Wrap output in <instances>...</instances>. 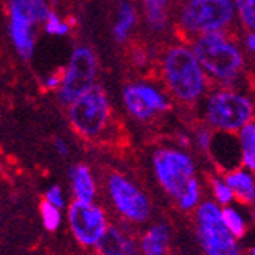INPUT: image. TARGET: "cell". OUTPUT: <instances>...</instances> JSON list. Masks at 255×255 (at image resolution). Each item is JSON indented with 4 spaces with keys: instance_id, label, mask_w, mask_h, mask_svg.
Wrapping results in <instances>:
<instances>
[{
    "instance_id": "30bf717a",
    "label": "cell",
    "mask_w": 255,
    "mask_h": 255,
    "mask_svg": "<svg viewBox=\"0 0 255 255\" xmlns=\"http://www.w3.org/2000/svg\"><path fill=\"white\" fill-rule=\"evenodd\" d=\"M67 221L73 238L84 248H94L109 226L105 209L95 201L73 199L67 209Z\"/></svg>"
},
{
    "instance_id": "8992f818",
    "label": "cell",
    "mask_w": 255,
    "mask_h": 255,
    "mask_svg": "<svg viewBox=\"0 0 255 255\" xmlns=\"http://www.w3.org/2000/svg\"><path fill=\"white\" fill-rule=\"evenodd\" d=\"M108 196L116 210L126 223L143 224L149 220L152 207L145 191L120 173H111L106 181Z\"/></svg>"
},
{
    "instance_id": "ba28073f",
    "label": "cell",
    "mask_w": 255,
    "mask_h": 255,
    "mask_svg": "<svg viewBox=\"0 0 255 255\" xmlns=\"http://www.w3.org/2000/svg\"><path fill=\"white\" fill-rule=\"evenodd\" d=\"M231 0H190L181 11V25L188 33L220 31L232 22Z\"/></svg>"
},
{
    "instance_id": "44dd1931",
    "label": "cell",
    "mask_w": 255,
    "mask_h": 255,
    "mask_svg": "<svg viewBox=\"0 0 255 255\" xmlns=\"http://www.w3.org/2000/svg\"><path fill=\"white\" fill-rule=\"evenodd\" d=\"M39 212H41V218H42L44 227L47 229L48 232H56L58 229L61 227V224H62V213H61V210L53 207L52 204L42 201L41 207H39Z\"/></svg>"
},
{
    "instance_id": "277c9868",
    "label": "cell",
    "mask_w": 255,
    "mask_h": 255,
    "mask_svg": "<svg viewBox=\"0 0 255 255\" xmlns=\"http://www.w3.org/2000/svg\"><path fill=\"white\" fill-rule=\"evenodd\" d=\"M69 120L73 129L84 138H98L105 132L111 120V106L105 91L92 86L89 91L75 100L69 108Z\"/></svg>"
},
{
    "instance_id": "f1b7e54d",
    "label": "cell",
    "mask_w": 255,
    "mask_h": 255,
    "mask_svg": "<svg viewBox=\"0 0 255 255\" xmlns=\"http://www.w3.org/2000/svg\"><path fill=\"white\" fill-rule=\"evenodd\" d=\"M61 81H62V72H58V73L52 75V76H50V78L47 80V87H50V89H56V87H59Z\"/></svg>"
},
{
    "instance_id": "d4e9b609",
    "label": "cell",
    "mask_w": 255,
    "mask_h": 255,
    "mask_svg": "<svg viewBox=\"0 0 255 255\" xmlns=\"http://www.w3.org/2000/svg\"><path fill=\"white\" fill-rule=\"evenodd\" d=\"M25 2H27L28 11H30V14H31V17L34 20V23L45 22L48 14L52 12L45 0H25Z\"/></svg>"
},
{
    "instance_id": "6da1fadb",
    "label": "cell",
    "mask_w": 255,
    "mask_h": 255,
    "mask_svg": "<svg viewBox=\"0 0 255 255\" xmlns=\"http://www.w3.org/2000/svg\"><path fill=\"white\" fill-rule=\"evenodd\" d=\"M191 52L202 70L224 83L234 81L245 64L240 48L229 41L221 30L201 34L195 41Z\"/></svg>"
},
{
    "instance_id": "9a60e30c",
    "label": "cell",
    "mask_w": 255,
    "mask_h": 255,
    "mask_svg": "<svg viewBox=\"0 0 255 255\" xmlns=\"http://www.w3.org/2000/svg\"><path fill=\"white\" fill-rule=\"evenodd\" d=\"M224 182L232 190L234 198L245 206H251L255 201V179L248 168L229 170L224 176Z\"/></svg>"
},
{
    "instance_id": "603a6c76",
    "label": "cell",
    "mask_w": 255,
    "mask_h": 255,
    "mask_svg": "<svg viewBox=\"0 0 255 255\" xmlns=\"http://www.w3.org/2000/svg\"><path fill=\"white\" fill-rule=\"evenodd\" d=\"M145 8H146V19H148L149 27L156 31L163 30L165 22H167L165 6L157 5V3H151V2H145Z\"/></svg>"
},
{
    "instance_id": "f546056e",
    "label": "cell",
    "mask_w": 255,
    "mask_h": 255,
    "mask_svg": "<svg viewBox=\"0 0 255 255\" xmlns=\"http://www.w3.org/2000/svg\"><path fill=\"white\" fill-rule=\"evenodd\" d=\"M55 146H56V151L59 152L61 156H67V154H69V145H67L66 142H64L62 138H58V140H56Z\"/></svg>"
},
{
    "instance_id": "1f68e13d",
    "label": "cell",
    "mask_w": 255,
    "mask_h": 255,
    "mask_svg": "<svg viewBox=\"0 0 255 255\" xmlns=\"http://www.w3.org/2000/svg\"><path fill=\"white\" fill-rule=\"evenodd\" d=\"M179 143H181V146H188L190 145V138L187 137V135H184V134H179Z\"/></svg>"
},
{
    "instance_id": "2e32d148",
    "label": "cell",
    "mask_w": 255,
    "mask_h": 255,
    "mask_svg": "<svg viewBox=\"0 0 255 255\" xmlns=\"http://www.w3.org/2000/svg\"><path fill=\"white\" fill-rule=\"evenodd\" d=\"M70 185L76 201L91 202L97 198V181L86 165H73L70 168Z\"/></svg>"
},
{
    "instance_id": "4316f807",
    "label": "cell",
    "mask_w": 255,
    "mask_h": 255,
    "mask_svg": "<svg viewBox=\"0 0 255 255\" xmlns=\"http://www.w3.org/2000/svg\"><path fill=\"white\" fill-rule=\"evenodd\" d=\"M45 30L50 34H66L69 33V25L62 22L55 12H50L48 17L45 19Z\"/></svg>"
},
{
    "instance_id": "4fadbf2b",
    "label": "cell",
    "mask_w": 255,
    "mask_h": 255,
    "mask_svg": "<svg viewBox=\"0 0 255 255\" xmlns=\"http://www.w3.org/2000/svg\"><path fill=\"white\" fill-rule=\"evenodd\" d=\"M97 255H138L137 241L120 226L109 224L94 246Z\"/></svg>"
},
{
    "instance_id": "7402d4cb",
    "label": "cell",
    "mask_w": 255,
    "mask_h": 255,
    "mask_svg": "<svg viewBox=\"0 0 255 255\" xmlns=\"http://www.w3.org/2000/svg\"><path fill=\"white\" fill-rule=\"evenodd\" d=\"M212 193H213L215 202L218 204L220 207L231 206V204H234V201H235L232 190L229 188V185L224 182V179H221V177H213L212 179Z\"/></svg>"
},
{
    "instance_id": "9c48e42d",
    "label": "cell",
    "mask_w": 255,
    "mask_h": 255,
    "mask_svg": "<svg viewBox=\"0 0 255 255\" xmlns=\"http://www.w3.org/2000/svg\"><path fill=\"white\" fill-rule=\"evenodd\" d=\"M97 61L91 48L78 47L70 58L67 69L62 72L59 84V100L64 105H72L94 86Z\"/></svg>"
},
{
    "instance_id": "ffe728a7",
    "label": "cell",
    "mask_w": 255,
    "mask_h": 255,
    "mask_svg": "<svg viewBox=\"0 0 255 255\" xmlns=\"http://www.w3.org/2000/svg\"><path fill=\"white\" fill-rule=\"evenodd\" d=\"M176 202H177V207H179L182 212H191L199 206L201 185L196 179V176L191 177V179L187 182L185 188L182 190V193L176 198Z\"/></svg>"
},
{
    "instance_id": "484cf974",
    "label": "cell",
    "mask_w": 255,
    "mask_h": 255,
    "mask_svg": "<svg viewBox=\"0 0 255 255\" xmlns=\"http://www.w3.org/2000/svg\"><path fill=\"white\" fill-rule=\"evenodd\" d=\"M44 201L48 202V204H52L53 207L62 210L64 207H66V196H64V191L59 185H52V187H48L47 191H45V195H44Z\"/></svg>"
},
{
    "instance_id": "d6986e66",
    "label": "cell",
    "mask_w": 255,
    "mask_h": 255,
    "mask_svg": "<svg viewBox=\"0 0 255 255\" xmlns=\"http://www.w3.org/2000/svg\"><path fill=\"white\" fill-rule=\"evenodd\" d=\"M135 20H137L135 8L131 3L123 2L119 9L117 23H116V27H114V36H116V39L119 42H123L126 37L129 36V31L132 30Z\"/></svg>"
},
{
    "instance_id": "5bb4252c",
    "label": "cell",
    "mask_w": 255,
    "mask_h": 255,
    "mask_svg": "<svg viewBox=\"0 0 255 255\" xmlns=\"http://www.w3.org/2000/svg\"><path fill=\"white\" fill-rule=\"evenodd\" d=\"M171 231L165 223H157L148 227L140 237L138 252L143 255H167L170 249Z\"/></svg>"
},
{
    "instance_id": "836d02e7",
    "label": "cell",
    "mask_w": 255,
    "mask_h": 255,
    "mask_svg": "<svg viewBox=\"0 0 255 255\" xmlns=\"http://www.w3.org/2000/svg\"><path fill=\"white\" fill-rule=\"evenodd\" d=\"M240 255H254V248L251 249V252H248V254H240Z\"/></svg>"
},
{
    "instance_id": "5b68a950",
    "label": "cell",
    "mask_w": 255,
    "mask_h": 255,
    "mask_svg": "<svg viewBox=\"0 0 255 255\" xmlns=\"http://www.w3.org/2000/svg\"><path fill=\"white\" fill-rule=\"evenodd\" d=\"M252 101L232 91H218L209 97L206 105V120L223 132H238L246 123L252 122Z\"/></svg>"
},
{
    "instance_id": "7c38bea8",
    "label": "cell",
    "mask_w": 255,
    "mask_h": 255,
    "mask_svg": "<svg viewBox=\"0 0 255 255\" xmlns=\"http://www.w3.org/2000/svg\"><path fill=\"white\" fill-rule=\"evenodd\" d=\"M11 11V37L17 52L23 58H30L34 50V20L25 0H9Z\"/></svg>"
},
{
    "instance_id": "e0dca14e",
    "label": "cell",
    "mask_w": 255,
    "mask_h": 255,
    "mask_svg": "<svg viewBox=\"0 0 255 255\" xmlns=\"http://www.w3.org/2000/svg\"><path fill=\"white\" fill-rule=\"evenodd\" d=\"M221 215H223V221H224V226L227 227V231L231 232L238 241L243 237H246L249 224H248L245 213L238 207H235L234 204L221 207Z\"/></svg>"
},
{
    "instance_id": "4dcf8cb0",
    "label": "cell",
    "mask_w": 255,
    "mask_h": 255,
    "mask_svg": "<svg viewBox=\"0 0 255 255\" xmlns=\"http://www.w3.org/2000/svg\"><path fill=\"white\" fill-rule=\"evenodd\" d=\"M246 45H248V50L252 53L254 50H255V36L254 33H249L248 37H246Z\"/></svg>"
},
{
    "instance_id": "83f0119b",
    "label": "cell",
    "mask_w": 255,
    "mask_h": 255,
    "mask_svg": "<svg viewBox=\"0 0 255 255\" xmlns=\"http://www.w3.org/2000/svg\"><path fill=\"white\" fill-rule=\"evenodd\" d=\"M212 140H213V134L209 128H202V129L198 131L196 134V143L202 151H209L210 145H212Z\"/></svg>"
},
{
    "instance_id": "52a82bcc",
    "label": "cell",
    "mask_w": 255,
    "mask_h": 255,
    "mask_svg": "<svg viewBox=\"0 0 255 255\" xmlns=\"http://www.w3.org/2000/svg\"><path fill=\"white\" fill-rule=\"evenodd\" d=\"M154 174L165 193L174 201L182 193L187 182L195 177V162L187 152L173 148H160L152 156Z\"/></svg>"
},
{
    "instance_id": "8fae6325",
    "label": "cell",
    "mask_w": 255,
    "mask_h": 255,
    "mask_svg": "<svg viewBox=\"0 0 255 255\" xmlns=\"http://www.w3.org/2000/svg\"><path fill=\"white\" fill-rule=\"evenodd\" d=\"M123 101L128 112L137 120H151L156 114L168 109V101L149 84H129L125 87Z\"/></svg>"
},
{
    "instance_id": "ac0fdd59",
    "label": "cell",
    "mask_w": 255,
    "mask_h": 255,
    "mask_svg": "<svg viewBox=\"0 0 255 255\" xmlns=\"http://www.w3.org/2000/svg\"><path fill=\"white\" fill-rule=\"evenodd\" d=\"M240 132V146H241V163L249 171L255 170V125L254 122L246 123Z\"/></svg>"
},
{
    "instance_id": "3957f363",
    "label": "cell",
    "mask_w": 255,
    "mask_h": 255,
    "mask_svg": "<svg viewBox=\"0 0 255 255\" xmlns=\"http://www.w3.org/2000/svg\"><path fill=\"white\" fill-rule=\"evenodd\" d=\"M198 243L206 255H240L238 240L224 226L221 207L215 201H201L195 209Z\"/></svg>"
},
{
    "instance_id": "d6a6232c",
    "label": "cell",
    "mask_w": 255,
    "mask_h": 255,
    "mask_svg": "<svg viewBox=\"0 0 255 255\" xmlns=\"http://www.w3.org/2000/svg\"><path fill=\"white\" fill-rule=\"evenodd\" d=\"M145 2L157 3V5H162V6H165V5H167V0H145Z\"/></svg>"
},
{
    "instance_id": "cb8c5ba5",
    "label": "cell",
    "mask_w": 255,
    "mask_h": 255,
    "mask_svg": "<svg viewBox=\"0 0 255 255\" xmlns=\"http://www.w3.org/2000/svg\"><path fill=\"white\" fill-rule=\"evenodd\" d=\"M235 6L240 12V17L248 28L254 30L255 27V0H234Z\"/></svg>"
},
{
    "instance_id": "7a4b0ae2",
    "label": "cell",
    "mask_w": 255,
    "mask_h": 255,
    "mask_svg": "<svg viewBox=\"0 0 255 255\" xmlns=\"http://www.w3.org/2000/svg\"><path fill=\"white\" fill-rule=\"evenodd\" d=\"M163 75L171 92L187 103L198 100L206 89L204 70L193 52L187 47H173L168 50Z\"/></svg>"
}]
</instances>
